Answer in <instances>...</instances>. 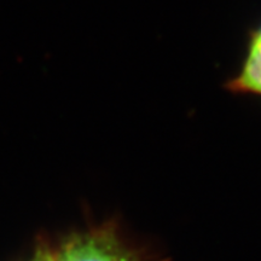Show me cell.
<instances>
[{
    "label": "cell",
    "mask_w": 261,
    "mask_h": 261,
    "mask_svg": "<svg viewBox=\"0 0 261 261\" xmlns=\"http://www.w3.org/2000/svg\"><path fill=\"white\" fill-rule=\"evenodd\" d=\"M56 261H136L109 232H90L70 240Z\"/></svg>",
    "instance_id": "6da1fadb"
},
{
    "label": "cell",
    "mask_w": 261,
    "mask_h": 261,
    "mask_svg": "<svg viewBox=\"0 0 261 261\" xmlns=\"http://www.w3.org/2000/svg\"><path fill=\"white\" fill-rule=\"evenodd\" d=\"M225 87L234 94L261 96V24L250 32L242 65Z\"/></svg>",
    "instance_id": "7a4b0ae2"
},
{
    "label": "cell",
    "mask_w": 261,
    "mask_h": 261,
    "mask_svg": "<svg viewBox=\"0 0 261 261\" xmlns=\"http://www.w3.org/2000/svg\"><path fill=\"white\" fill-rule=\"evenodd\" d=\"M32 261H54V260H52L50 256H42V255H40V256L35 257V259H33Z\"/></svg>",
    "instance_id": "3957f363"
}]
</instances>
